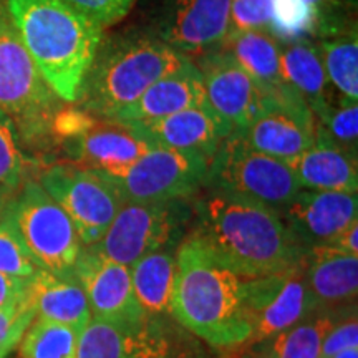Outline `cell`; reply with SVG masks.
I'll list each match as a JSON object with an SVG mask.
<instances>
[{
  "mask_svg": "<svg viewBox=\"0 0 358 358\" xmlns=\"http://www.w3.org/2000/svg\"><path fill=\"white\" fill-rule=\"evenodd\" d=\"M194 211L189 234L244 279L290 271L302 266L307 256L280 214L257 201L211 189Z\"/></svg>",
  "mask_w": 358,
  "mask_h": 358,
  "instance_id": "6da1fadb",
  "label": "cell"
},
{
  "mask_svg": "<svg viewBox=\"0 0 358 358\" xmlns=\"http://www.w3.org/2000/svg\"><path fill=\"white\" fill-rule=\"evenodd\" d=\"M169 313L206 345L244 347L250 325L244 308V277L222 266L191 234L176 249Z\"/></svg>",
  "mask_w": 358,
  "mask_h": 358,
  "instance_id": "7a4b0ae2",
  "label": "cell"
},
{
  "mask_svg": "<svg viewBox=\"0 0 358 358\" xmlns=\"http://www.w3.org/2000/svg\"><path fill=\"white\" fill-rule=\"evenodd\" d=\"M7 12L53 95L78 101L103 30L60 0H7Z\"/></svg>",
  "mask_w": 358,
  "mask_h": 358,
  "instance_id": "3957f363",
  "label": "cell"
},
{
  "mask_svg": "<svg viewBox=\"0 0 358 358\" xmlns=\"http://www.w3.org/2000/svg\"><path fill=\"white\" fill-rule=\"evenodd\" d=\"M189 62V57L174 50L161 38H123L101 52L98 48L78 98L82 110L105 120L113 118L151 85Z\"/></svg>",
  "mask_w": 358,
  "mask_h": 358,
  "instance_id": "277c9868",
  "label": "cell"
},
{
  "mask_svg": "<svg viewBox=\"0 0 358 358\" xmlns=\"http://www.w3.org/2000/svg\"><path fill=\"white\" fill-rule=\"evenodd\" d=\"M206 186L248 198L280 213L302 189L289 163L250 148L241 131L231 133L209 161Z\"/></svg>",
  "mask_w": 358,
  "mask_h": 358,
  "instance_id": "5b68a950",
  "label": "cell"
},
{
  "mask_svg": "<svg viewBox=\"0 0 358 358\" xmlns=\"http://www.w3.org/2000/svg\"><path fill=\"white\" fill-rule=\"evenodd\" d=\"M17 232L35 262L53 275H73L83 244L62 206L50 198L38 181L20 185L10 204Z\"/></svg>",
  "mask_w": 358,
  "mask_h": 358,
  "instance_id": "8992f818",
  "label": "cell"
},
{
  "mask_svg": "<svg viewBox=\"0 0 358 358\" xmlns=\"http://www.w3.org/2000/svg\"><path fill=\"white\" fill-rule=\"evenodd\" d=\"M185 201L124 203L105 236L87 248L127 267L155 250L178 248L191 216Z\"/></svg>",
  "mask_w": 358,
  "mask_h": 358,
  "instance_id": "52a82bcc",
  "label": "cell"
},
{
  "mask_svg": "<svg viewBox=\"0 0 358 358\" xmlns=\"http://www.w3.org/2000/svg\"><path fill=\"white\" fill-rule=\"evenodd\" d=\"M209 158L192 151L155 146L129 166L100 173L116 187L124 203L187 199L206 186Z\"/></svg>",
  "mask_w": 358,
  "mask_h": 358,
  "instance_id": "ba28073f",
  "label": "cell"
},
{
  "mask_svg": "<svg viewBox=\"0 0 358 358\" xmlns=\"http://www.w3.org/2000/svg\"><path fill=\"white\" fill-rule=\"evenodd\" d=\"M40 186L69 214L83 248L96 244L124 204L116 187L95 169L53 164L40 174Z\"/></svg>",
  "mask_w": 358,
  "mask_h": 358,
  "instance_id": "9c48e42d",
  "label": "cell"
},
{
  "mask_svg": "<svg viewBox=\"0 0 358 358\" xmlns=\"http://www.w3.org/2000/svg\"><path fill=\"white\" fill-rule=\"evenodd\" d=\"M244 308L250 325L245 345L262 342L315 312L303 264L280 274L244 279Z\"/></svg>",
  "mask_w": 358,
  "mask_h": 358,
  "instance_id": "30bf717a",
  "label": "cell"
},
{
  "mask_svg": "<svg viewBox=\"0 0 358 358\" xmlns=\"http://www.w3.org/2000/svg\"><path fill=\"white\" fill-rule=\"evenodd\" d=\"M315 129V115L306 100L284 83L264 93L261 113L241 134L256 151L290 163L313 145Z\"/></svg>",
  "mask_w": 358,
  "mask_h": 358,
  "instance_id": "8fae6325",
  "label": "cell"
},
{
  "mask_svg": "<svg viewBox=\"0 0 358 358\" xmlns=\"http://www.w3.org/2000/svg\"><path fill=\"white\" fill-rule=\"evenodd\" d=\"M52 105L53 92L22 43L8 12L0 7V110L13 122L19 118L37 123Z\"/></svg>",
  "mask_w": 358,
  "mask_h": 358,
  "instance_id": "7c38bea8",
  "label": "cell"
},
{
  "mask_svg": "<svg viewBox=\"0 0 358 358\" xmlns=\"http://www.w3.org/2000/svg\"><path fill=\"white\" fill-rule=\"evenodd\" d=\"M73 275L87 294L95 320L129 330L146 317L134 295L129 267L83 248L75 262Z\"/></svg>",
  "mask_w": 358,
  "mask_h": 358,
  "instance_id": "4fadbf2b",
  "label": "cell"
},
{
  "mask_svg": "<svg viewBox=\"0 0 358 358\" xmlns=\"http://www.w3.org/2000/svg\"><path fill=\"white\" fill-rule=\"evenodd\" d=\"M196 66L203 77L208 105L234 131H244L262 110L261 88L226 50L206 53Z\"/></svg>",
  "mask_w": 358,
  "mask_h": 358,
  "instance_id": "5bb4252c",
  "label": "cell"
},
{
  "mask_svg": "<svg viewBox=\"0 0 358 358\" xmlns=\"http://www.w3.org/2000/svg\"><path fill=\"white\" fill-rule=\"evenodd\" d=\"M279 214L308 252L317 245L332 244L357 221L358 199L352 192L301 189Z\"/></svg>",
  "mask_w": 358,
  "mask_h": 358,
  "instance_id": "9a60e30c",
  "label": "cell"
},
{
  "mask_svg": "<svg viewBox=\"0 0 358 358\" xmlns=\"http://www.w3.org/2000/svg\"><path fill=\"white\" fill-rule=\"evenodd\" d=\"M231 0H173L161 24V40L174 50L204 52L226 40Z\"/></svg>",
  "mask_w": 358,
  "mask_h": 358,
  "instance_id": "2e32d148",
  "label": "cell"
},
{
  "mask_svg": "<svg viewBox=\"0 0 358 358\" xmlns=\"http://www.w3.org/2000/svg\"><path fill=\"white\" fill-rule=\"evenodd\" d=\"M303 274L315 310L347 312L357 308L358 257L332 245H317L303 259Z\"/></svg>",
  "mask_w": 358,
  "mask_h": 358,
  "instance_id": "e0dca14e",
  "label": "cell"
},
{
  "mask_svg": "<svg viewBox=\"0 0 358 358\" xmlns=\"http://www.w3.org/2000/svg\"><path fill=\"white\" fill-rule=\"evenodd\" d=\"M155 143L156 146L178 151H192L211 159L222 140L234 133L211 106L187 108L156 122L131 124Z\"/></svg>",
  "mask_w": 358,
  "mask_h": 358,
  "instance_id": "ac0fdd59",
  "label": "cell"
},
{
  "mask_svg": "<svg viewBox=\"0 0 358 358\" xmlns=\"http://www.w3.org/2000/svg\"><path fill=\"white\" fill-rule=\"evenodd\" d=\"M198 106L209 105L201 71L189 62L181 70L151 85L136 101L118 111L110 122L124 124L150 123Z\"/></svg>",
  "mask_w": 358,
  "mask_h": 358,
  "instance_id": "d6986e66",
  "label": "cell"
},
{
  "mask_svg": "<svg viewBox=\"0 0 358 358\" xmlns=\"http://www.w3.org/2000/svg\"><path fill=\"white\" fill-rule=\"evenodd\" d=\"M289 166L302 189L357 194V156L340 148L319 123L313 145L290 161Z\"/></svg>",
  "mask_w": 358,
  "mask_h": 358,
  "instance_id": "ffe728a7",
  "label": "cell"
},
{
  "mask_svg": "<svg viewBox=\"0 0 358 358\" xmlns=\"http://www.w3.org/2000/svg\"><path fill=\"white\" fill-rule=\"evenodd\" d=\"M156 145L131 124L118 122L95 123L77 138V156L82 166L100 173L129 166Z\"/></svg>",
  "mask_w": 358,
  "mask_h": 358,
  "instance_id": "44dd1931",
  "label": "cell"
},
{
  "mask_svg": "<svg viewBox=\"0 0 358 358\" xmlns=\"http://www.w3.org/2000/svg\"><path fill=\"white\" fill-rule=\"evenodd\" d=\"M35 319L66 325L82 334L92 322L88 299L75 275L62 277L40 271L30 282Z\"/></svg>",
  "mask_w": 358,
  "mask_h": 358,
  "instance_id": "7402d4cb",
  "label": "cell"
},
{
  "mask_svg": "<svg viewBox=\"0 0 358 358\" xmlns=\"http://www.w3.org/2000/svg\"><path fill=\"white\" fill-rule=\"evenodd\" d=\"M347 312H320L315 310L310 315L294 324L289 329L272 335L262 342L252 343L248 352L241 353L244 358H320L322 340L327 330Z\"/></svg>",
  "mask_w": 358,
  "mask_h": 358,
  "instance_id": "603a6c76",
  "label": "cell"
},
{
  "mask_svg": "<svg viewBox=\"0 0 358 358\" xmlns=\"http://www.w3.org/2000/svg\"><path fill=\"white\" fill-rule=\"evenodd\" d=\"M280 78L297 92L313 115L325 108L327 78L320 52L308 40H295L280 45Z\"/></svg>",
  "mask_w": 358,
  "mask_h": 358,
  "instance_id": "cb8c5ba5",
  "label": "cell"
},
{
  "mask_svg": "<svg viewBox=\"0 0 358 358\" xmlns=\"http://www.w3.org/2000/svg\"><path fill=\"white\" fill-rule=\"evenodd\" d=\"M224 50L234 58L262 93L284 85L280 78V43L268 32H229Z\"/></svg>",
  "mask_w": 358,
  "mask_h": 358,
  "instance_id": "d4e9b609",
  "label": "cell"
},
{
  "mask_svg": "<svg viewBox=\"0 0 358 358\" xmlns=\"http://www.w3.org/2000/svg\"><path fill=\"white\" fill-rule=\"evenodd\" d=\"M136 301L146 315H166L176 275V254L161 249L141 257L129 267ZM171 315V313H169Z\"/></svg>",
  "mask_w": 358,
  "mask_h": 358,
  "instance_id": "484cf974",
  "label": "cell"
},
{
  "mask_svg": "<svg viewBox=\"0 0 358 358\" xmlns=\"http://www.w3.org/2000/svg\"><path fill=\"white\" fill-rule=\"evenodd\" d=\"M77 330L35 319L19 343L22 358H77Z\"/></svg>",
  "mask_w": 358,
  "mask_h": 358,
  "instance_id": "4316f807",
  "label": "cell"
},
{
  "mask_svg": "<svg viewBox=\"0 0 358 358\" xmlns=\"http://www.w3.org/2000/svg\"><path fill=\"white\" fill-rule=\"evenodd\" d=\"M322 62L327 78L335 85L345 100L358 98V40L357 34L337 37L322 43Z\"/></svg>",
  "mask_w": 358,
  "mask_h": 358,
  "instance_id": "83f0119b",
  "label": "cell"
},
{
  "mask_svg": "<svg viewBox=\"0 0 358 358\" xmlns=\"http://www.w3.org/2000/svg\"><path fill=\"white\" fill-rule=\"evenodd\" d=\"M319 12L307 0H271L268 34L275 40H307L319 27Z\"/></svg>",
  "mask_w": 358,
  "mask_h": 358,
  "instance_id": "f1b7e54d",
  "label": "cell"
},
{
  "mask_svg": "<svg viewBox=\"0 0 358 358\" xmlns=\"http://www.w3.org/2000/svg\"><path fill=\"white\" fill-rule=\"evenodd\" d=\"M77 358H141L127 330L92 319L78 337Z\"/></svg>",
  "mask_w": 358,
  "mask_h": 358,
  "instance_id": "f546056e",
  "label": "cell"
},
{
  "mask_svg": "<svg viewBox=\"0 0 358 358\" xmlns=\"http://www.w3.org/2000/svg\"><path fill=\"white\" fill-rule=\"evenodd\" d=\"M12 204V203H10ZM42 268L13 226L10 208L0 221V274L13 279H34Z\"/></svg>",
  "mask_w": 358,
  "mask_h": 358,
  "instance_id": "4dcf8cb0",
  "label": "cell"
},
{
  "mask_svg": "<svg viewBox=\"0 0 358 358\" xmlns=\"http://www.w3.org/2000/svg\"><path fill=\"white\" fill-rule=\"evenodd\" d=\"M24 169L19 128L6 111L0 110V185L19 189L24 181Z\"/></svg>",
  "mask_w": 358,
  "mask_h": 358,
  "instance_id": "1f68e13d",
  "label": "cell"
},
{
  "mask_svg": "<svg viewBox=\"0 0 358 358\" xmlns=\"http://www.w3.org/2000/svg\"><path fill=\"white\" fill-rule=\"evenodd\" d=\"M317 123L330 134V138L340 148L357 156L358 138V105L357 101L345 100V105L340 108H332L327 105L324 110L315 115Z\"/></svg>",
  "mask_w": 358,
  "mask_h": 358,
  "instance_id": "d6a6232c",
  "label": "cell"
},
{
  "mask_svg": "<svg viewBox=\"0 0 358 358\" xmlns=\"http://www.w3.org/2000/svg\"><path fill=\"white\" fill-rule=\"evenodd\" d=\"M34 320L35 308L30 297L25 302L0 308V358H7L19 347L22 337Z\"/></svg>",
  "mask_w": 358,
  "mask_h": 358,
  "instance_id": "836d02e7",
  "label": "cell"
},
{
  "mask_svg": "<svg viewBox=\"0 0 358 358\" xmlns=\"http://www.w3.org/2000/svg\"><path fill=\"white\" fill-rule=\"evenodd\" d=\"M60 2L103 30L127 17L136 0H60Z\"/></svg>",
  "mask_w": 358,
  "mask_h": 358,
  "instance_id": "e575fe53",
  "label": "cell"
},
{
  "mask_svg": "<svg viewBox=\"0 0 358 358\" xmlns=\"http://www.w3.org/2000/svg\"><path fill=\"white\" fill-rule=\"evenodd\" d=\"M229 32H268L271 0H231Z\"/></svg>",
  "mask_w": 358,
  "mask_h": 358,
  "instance_id": "d590c367",
  "label": "cell"
},
{
  "mask_svg": "<svg viewBox=\"0 0 358 358\" xmlns=\"http://www.w3.org/2000/svg\"><path fill=\"white\" fill-rule=\"evenodd\" d=\"M350 347H358V319L357 312H350L340 317L335 324L327 330L322 340L320 358H332L335 353Z\"/></svg>",
  "mask_w": 358,
  "mask_h": 358,
  "instance_id": "8d00e7d4",
  "label": "cell"
},
{
  "mask_svg": "<svg viewBox=\"0 0 358 358\" xmlns=\"http://www.w3.org/2000/svg\"><path fill=\"white\" fill-rule=\"evenodd\" d=\"M96 122L85 110H64L55 118V131L65 138H80Z\"/></svg>",
  "mask_w": 358,
  "mask_h": 358,
  "instance_id": "74e56055",
  "label": "cell"
},
{
  "mask_svg": "<svg viewBox=\"0 0 358 358\" xmlns=\"http://www.w3.org/2000/svg\"><path fill=\"white\" fill-rule=\"evenodd\" d=\"M32 279H13L0 274V308L29 301Z\"/></svg>",
  "mask_w": 358,
  "mask_h": 358,
  "instance_id": "f35d334b",
  "label": "cell"
},
{
  "mask_svg": "<svg viewBox=\"0 0 358 358\" xmlns=\"http://www.w3.org/2000/svg\"><path fill=\"white\" fill-rule=\"evenodd\" d=\"M329 245H332V248L340 250V252L348 254V256L358 257V221L352 222L350 226H348L347 229Z\"/></svg>",
  "mask_w": 358,
  "mask_h": 358,
  "instance_id": "ab89813d",
  "label": "cell"
},
{
  "mask_svg": "<svg viewBox=\"0 0 358 358\" xmlns=\"http://www.w3.org/2000/svg\"><path fill=\"white\" fill-rule=\"evenodd\" d=\"M17 191L19 189H13V187H7L0 185V221H2L3 216H6L8 208H10V203L15 198Z\"/></svg>",
  "mask_w": 358,
  "mask_h": 358,
  "instance_id": "60d3db41",
  "label": "cell"
},
{
  "mask_svg": "<svg viewBox=\"0 0 358 358\" xmlns=\"http://www.w3.org/2000/svg\"><path fill=\"white\" fill-rule=\"evenodd\" d=\"M332 358H358V347L345 348V350L335 353Z\"/></svg>",
  "mask_w": 358,
  "mask_h": 358,
  "instance_id": "b9f144b4",
  "label": "cell"
},
{
  "mask_svg": "<svg viewBox=\"0 0 358 358\" xmlns=\"http://www.w3.org/2000/svg\"><path fill=\"white\" fill-rule=\"evenodd\" d=\"M307 2H308V3H312V6L317 8V12H319V17H320L322 10H324L325 7H329L330 3H334L335 0H307Z\"/></svg>",
  "mask_w": 358,
  "mask_h": 358,
  "instance_id": "7bdbcfd3",
  "label": "cell"
},
{
  "mask_svg": "<svg viewBox=\"0 0 358 358\" xmlns=\"http://www.w3.org/2000/svg\"><path fill=\"white\" fill-rule=\"evenodd\" d=\"M237 358H244V357H241V355H239V357H237Z\"/></svg>",
  "mask_w": 358,
  "mask_h": 358,
  "instance_id": "ee69618b",
  "label": "cell"
}]
</instances>
